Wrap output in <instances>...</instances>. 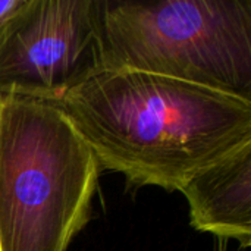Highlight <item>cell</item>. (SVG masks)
Here are the masks:
<instances>
[{
  "label": "cell",
  "instance_id": "cell-1",
  "mask_svg": "<svg viewBox=\"0 0 251 251\" xmlns=\"http://www.w3.org/2000/svg\"><path fill=\"white\" fill-rule=\"evenodd\" d=\"M101 171L179 191L251 143V100L135 69H100L56 103Z\"/></svg>",
  "mask_w": 251,
  "mask_h": 251
},
{
  "label": "cell",
  "instance_id": "cell-2",
  "mask_svg": "<svg viewBox=\"0 0 251 251\" xmlns=\"http://www.w3.org/2000/svg\"><path fill=\"white\" fill-rule=\"evenodd\" d=\"M100 172L56 103L0 96V251H68Z\"/></svg>",
  "mask_w": 251,
  "mask_h": 251
},
{
  "label": "cell",
  "instance_id": "cell-3",
  "mask_svg": "<svg viewBox=\"0 0 251 251\" xmlns=\"http://www.w3.org/2000/svg\"><path fill=\"white\" fill-rule=\"evenodd\" d=\"M101 69H135L251 100L250 0H97Z\"/></svg>",
  "mask_w": 251,
  "mask_h": 251
},
{
  "label": "cell",
  "instance_id": "cell-4",
  "mask_svg": "<svg viewBox=\"0 0 251 251\" xmlns=\"http://www.w3.org/2000/svg\"><path fill=\"white\" fill-rule=\"evenodd\" d=\"M100 69L97 0H25L0 31V96L57 103Z\"/></svg>",
  "mask_w": 251,
  "mask_h": 251
},
{
  "label": "cell",
  "instance_id": "cell-5",
  "mask_svg": "<svg viewBox=\"0 0 251 251\" xmlns=\"http://www.w3.org/2000/svg\"><path fill=\"white\" fill-rule=\"evenodd\" d=\"M196 231L251 246V143L191 176L179 190Z\"/></svg>",
  "mask_w": 251,
  "mask_h": 251
},
{
  "label": "cell",
  "instance_id": "cell-6",
  "mask_svg": "<svg viewBox=\"0 0 251 251\" xmlns=\"http://www.w3.org/2000/svg\"><path fill=\"white\" fill-rule=\"evenodd\" d=\"M25 0H0V31L4 24L24 6Z\"/></svg>",
  "mask_w": 251,
  "mask_h": 251
}]
</instances>
